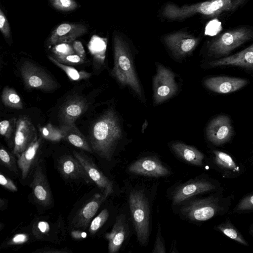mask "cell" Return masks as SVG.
<instances>
[{
    "mask_svg": "<svg viewBox=\"0 0 253 253\" xmlns=\"http://www.w3.org/2000/svg\"><path fill=\"white\" fill-rule=\"evenodd\" d=\"M122 136L117 115L113 109H109L93 123L90 131V146L100 157L110 160Z\"/></svg>",
    "mask_w": 253,
    "mask_h": 253,
    "instance_id": "obj_1",
    "label": "cell"
},
{
    "mask_svg": "<svg viewBox=\"0 0 253 253\" xmlns=\"http://www.w3.org/2000/svg\"><path fill=\"white\" fill-rule=\"evenodd\" d=\"M223 188L207 197L194 199L181 208V212L192 221L203 222L225 215L232 206L234 195H226Z\"/></svg>",
    "mask_w": 253,
    "mask_h": 253,
    "instance_id": "obj_2",
    "label": "cell"
},
{
    "mask_svg": "<svg viewBox=\"0 0 253 253\" xmlns=\"http://www.w3.org/2000/svg\"><path fill=\"white\" fill-rule=\"evenodd\" d=\"M244 0H209L192 5L179 7L168 3L164 7L163 14L171 20L183 19L195 14L214 17L222 12L233 10Z\"/></svg>",
    "mask_w": 253,
    "mask_h": 253,
    "instance_id": "obj_3",
    "label": "cell"
},
{
    "mask_svg": "<svg viewBox=\"0 0 253 253\" xmlns=\"http://www.w3.org/2000/svg\"><path fill=\"white\" fill-rule=\"evenodd\" d=\"M114 66L112 73L123 85L128 86L139 97L142 93L128 49L123 39L118 35L114 37Z\"/></svg>",
    "mask_w": 253,
    "mask_h": 253,
    "instance_id": "obj_4",
    "label": "cell"
},
{
    "mask_svg": "<svg viewBox=\"0 0 253 253\" xmlns=\"http://www.w3.org/2000/svg\"><path fill=\"white\" fill-rule=\"evenodd\" d=\"M129 205L137 238L140 244L145 245L149 236V209L143 192L134 190L128 199Z\"/></svg>",
    "mask_w": 253,
    "mask_h": 253,
    "instance_id": "obj_5",
    "label": "cell"
},
{
    "mask_svg": "<svg viewBox=\"0 0 253 253\" xmlns=\"http://www.w3.org/2000/svg\"><path fill=\"white\" fill-rule=\"evenodd\" d=\"M253 37V31L246 27L227 31L210 43L209 52L214 55L227 54Z\"/></svg>",
    "mask_w": 253,
    "mask_h": 253,
    "instance_id": "obj_6",
    "label": "cell"
},
{
    "mask_svg": "<svg viewBox=\"0 0 253 253\" xmlns=\"http://www.w3.org/2000/svg\"><path fill=\"white\" fill-rule=\"evenodd\" d=\"M20 73L28 88L51 91L57 87V84L51 76L33 62H24L20 68Z\"/></svg>",
    "mask_w": 253,
    "mask_h": 253,
    "instance_id": "obj_7",
    "label": "cell"
},
{
    "mask_svg": "<svg viewBox=\"0 0 253 253\" xmlns=\"http://www.w3.org/2000/svg\"><path fill=\"white\" fill-rule=\"evenodd\" d=\"M221 184L216 180L201 178L192 180L179 186L172 195V202L178 204L194 196L221 188Z\"/></svg>",
    "mask_w": 253,
    "mask_h": 253,
    "instance_id": "obj_8",
    "label": "cell"
},
{
    "mask_svg": "<svg viewBox=\"0 0 253 253\" xmlns=\"http://www.w3.org/2000/svg\"><path fill=\"white\" fill-rule=\"evenodd\" d=\"M153 89L156 104L169 99L177 90L173 73L161 64L157 65V73L153 80Z\"/></svg>",
    "mask_w": 253,
    "mask_h": 253,
    "instance_id": "obj_9",
    "label": "cell"
},
{
    "mask_svg": "<svg viewBox=\"0 0 253 253\" xmlns=\"http://www.w3.org/2000/svg\"><path fill=\"white\" fill-rule=\"evenodd\" d=\"M38 138L37 131L30 119L21 115L17 119L12 153L18 157Z\"/></svg>",
    "mask_w": 253,
    "mask_h": 253,
    "instance_id": "obj_10",
    "label": "cell"
},
{
    "mask_svg": "<svg viewBox=\"0 0 253 253\" xmlns=\"http://www.w3.org/2000/svg\"><path fill=\"white\" fill-rule=\"evenodd\" d=\"M207 136L211 143L216 146L228 142L233 134L231 121L227 116H219L212 119L206 130Z\"/></svg>",
    "mask_w": 253,
    "mask_h": 253,
    "instance_id": "obj_11",
    "label": "cell"
},
{
    "mask_svg": "<svg viewBox=\"0 0 253 253\" xmlns=\"http://www.w3.org/2000/svg\"><path fill=\"white\" fill-rule=\"evenodd\" d=\"M74 157L82 164L91 181L93 182L102 191L109 196L113 192L112 182L103 173L92 160L84 153L73 152Z\"/></svg>",
    "mask_w": 253,
    "mask_h": 253,
    "instance_id": "obj_12",
    "label": "cell"
},
{
    "mask_svg": "<svg viewBox=\"0 0 253 253\" xmlns=\"http://www.w3.org/2000/svg\"><path fill=\"white\" fill-rule=\"evenodd\" d=\"M212 153L213 167L222 177L233 179L243 173L242 167L230 155L218 150H213Z\"/></svg>",
    "mask_w": 253,
    "mask_h": 253,
    "instance_id": "obj_13",
    "label": "cell"
},
{
    "mask_svg": "<svg viewBox=\"0 0 253 253\" xmlns=\"http://www.w3.org/2000/svg\"><path fill=\"white\" fill-rule=\"evenodd\" d=\"M87 31L88 28L84 24L63 23L57 26L52 31L48 39V43L51 45L61 43H70Z\"/></svg>",
    "mask_w": 253,
    "mask_h": 253,
    "instance_id": "obj_14",
    "label": "cell"
},
{
    "mask_svg": "<svg viewBox=\"0 0 253 253\" xmlns=\"http://www.w3.org/2000/svg\"><path fill=\"white\" fill-rule=\"evenodd\" d=\"M128 171L135 174L155 177L170 174L167 167L159 160L152 157L142 158L135 161L129 166Z\"/></svg>",
    "mask_w": 253,
    "mask_h": 253,
    "instance_id": "obj_15",
    "label": "cell"
},
{
    "mask_svg": "<svg viewBox=\"0 0 253 253\" xmlns=\"http://www.w3.org/2000/svg\"><path fill=\"white\" fill-rule=\"evenodd\" d=\"M169 48L176 55L184 56L196 47L198 40L186 33L176 32L167 35L164 39Z\"/></svg>",
    "mask_w": 253,
    "mask_h": 253,
    "instance_id": "obj_16",
    "label": "cell"
},
{
    "mask_svg": "<svg viewBox=\"0 0 253 253\" xmlns=\"http://www.w3.org/2000/svg\"><path fill=\"white\" fill-rule=\"evenodd\" d=\"M31 187L34 196L39 204L44 207L51 204L52 196L50 188L42 168L39 164L35 169Z\"/></svg>",
    "mask_w": 253,
    "mask_h": 253,
    "instance_id": "obj_17",
    "label": "cell"
},
{
    "mask_svg": "<svg viewBox=\"0 0 253 253\" xmlns=\"http://www.w3.org/2000/svg\"><path fill=\"white\" fill-rule=\"evenodd\" d=\"M248 83L246 80L226 76L213 77L207 79L205 85L210 90L218 93H228L237 91Z\"/></svg>",
    "mask_w": 253,
    "mask_h": 253,
    "instance_id": "obj_18",
    "label": "cell"
},
{
    "mask_svg": "<svg viewBox=\"0 0 253 253\" xmlns=\"http://www.w3.org/2000/svg\"><path fill=\"white\" fill-rule=\"evenodd\" d=\"M57 168L61 174L66 179L82 178L87 182L91 181L82 164L70 155L61 157L58 160Z\"/></svg>",
    "mask_w": 253,
    "mask_h": 253,
    "instance_id": "obj_19",
    "label": "cell"
},
{
    "mask_svg": "<svg viewBox=\"0 0 253 253\" xmlns=\"http://www.w3.org/2000/svg\"><path fill=\"white\" fill-rule=\"evenodd\" d=\"M107 197V196L103 193L102 195L98 194L95 195L77 213L72 220L73 226L85 229L101 204Z\"/></svg>",
    "mask_w": 253,
    "mask_h": 253,
    "instance_id": "obj_20",
    "label": "cell"
},
{
    "mask_svg": "<svg viewBox=\"0 0 253 253\" xmlns=\"http://www.w3.org/2000/svg\"><path fill=\"white\" fill-rule=\"evenodd\" d=\"M88 107L85 99L80 97H73L66 101L61 108L59 117L63 123L62 125L75 124Z\"/></svg>",
    "mask_w": 253,
    "mask_h": 253,
    "instance_id": "obj_21",
    "label": "cell"
},
{
    "mask_svg": "<svg viewBox=\"0 0 253 253\" xmlns=\"http://www.w3.org/2000/svg\"><path fill=\"white\" fill-rule=\"evenodd\" d=\"M125 215L120 214L117 217L112 230L105 238L108 241V251L110 253L117 252L124 242L127 232V225Z\"/></svg>",
    "mask_w": 253,
    "mask_h": 253,
    "instance_id": "obj_22",
    "label": "cell"
},
{
    "mask_svg": "<svg viewBox=\"0 0 253 253\" xmlns=\"http://www.w3.org/2000/svg\"><path fill=\"white\" fill-rule=\"evenodd\" d=\"M42 137L36 138L17 158V166L21 171L22 177L25 179L36 163L40 151Z\"/></svg>",
    "mask_w": 253,
    "mask_h": 253,
    "instance_id": "obj_23",
    "label": "cell"
},
{
    "mask_svg": "<svg viewBox=\"0 0 253 253\" xmlns=\"http://www.w3.org/2000/svg\"><path fill=\"white\" fill-rule=\"evenodd\" d=\"M213 67L232 65L243 68H253V44L234 55L210 63Z\"/></svg>",
    "mask_w": 253,
    "mask_h": 253,
    "instance_id": "obj_24",
    "label": "cell"
},
{
    "mask_svg": "<svg viewBox=\"0 0 253 253\" xmlns=\"http://www.w3.org/2000/svg\"><path fill=\"white\" fill-rule=\"evenodd\" d=\"M173 152L184 162L191 165L202 167L204 155L197 149L181 142H175L171 145Z\"/></svg>",
    "mask_w": 253,
    "mask_h": 253,
    "instance_id": "obj_25",
    "label": "cell"
},
{
    "mask_svg": "<svg viewBox=\"0 0 253 253\" xmlns=\"http://www.w3.org/2000/svg\"><path fill=\"white\" fill-rule=\"evenodd\" d=\"M60 128L63 132V139L83 150L91 153L93 152L90 145L75 124L62 125Z\"/></svg>",
    "mask_w": 253,
    "mask_h": 253,
    "instance_id": "obj_26",
    "label": "cell"
},
{
    "mask_svg": "<svg viewBox=\"0 0 253 253\" xmlns=\"http://www.w3.org/2000/svg\"><path fill=\"white\" fill-rule=\"evenodd\" d=\"M214 229L221 232L235 242L243 246H249L247 240L228 217L226 218L222 222L215 226Z\"/></svg>",
    "mask_w": 253,
    "mask_h": 253,
    "instance_id": "obj_27",
    "label": "cell"
},
{
    "mask_svg": "<svg viewBox=\"0 0 253 253\" xmlns=\"http://www.w3.org/2000/svg\"><path fill=\"white\" fill-rule=\"evenodd\" d=\"M1 97L2 103L7 107L16 109H22L23 108L20 96L11 87H5L2 90Z\"/></svg>",
    "mask_w": 253,
    "mask_h": 253,
    "instance_id": "obj_28",
    "label": "cell"
},
{
    "mask_svg": "<svg viewBox=\"0 0 253 253\" xmlns=\"http://www.w3.org/2000/svg\"><path fill=\"white\" fill-rule=\"evenodd\" d=\"M49 60L65 72L68 78L73 81H79L88 79L91 74L84 71H78L76 69L57 61L52 56H48Z\"/></svg>",
    "mask_w": 253,
    "mask_h": 253,
    "instance_id": "obj_29",
    "label": "cell"
},
{
    "mask_svg": "<svg viewBox=\"0 0 253 253\" xmlns=\"http://www.w3.org/2000/svg\"><path fill=\"white\" fill-rule=\"evenodd\" d=\"M88 47L96 61L98 62L104 61L106 47V42L105 39L94 36L90 41Z\"/></svg>",
    "mask_w": 253,
    "mask_h": 253,
    "instance_id": "obj_30",
    "label": "cell"
},
{
    "mask_svg": "<svg viewBox=\"0 0 253 253\" xmlns=\"http://www.w3.org/2000/svg\"><path fill=\"white\" fill-rule=\"evenodd\" d=\"M39 130L41 136L47 140L58 142L63 139V132L60 127L54 126L51 124L39 127Z\"/></svg>",
    "mask_w": 253,
    "mask_h": 253,
    "instance_id": "obj_31",
    "label": "cell"
},
{
    "mask_svg": "<svg viewBox=\"0 0 253 253\" xmlns=\"http://www.w3.org/2000/svg\"><path fill=\"white\" fill-rule=\"evenodd\" d=\"M17 120L13 118L9 120H4L0 123V133L3 136L9 145L11 146V139L14 138Z\"/></svg>",
    "mask_w": 253,
    "mask_h": 253,
    "instance_id": "obj_32",
    "label": "cell"
},
{
    "mask_svg": "<svg viewBox=\"0 0 253 253\" xmlns=\"http://www.w3.org/2000/svg\"><path fill=\"white\" fill-rule=\"evenodd\" d=\"M253 212V192L244 195L233 210L232 213Z\"/></svg>",
    "mask_w": 253,
    "mask_h": 253,
    "instance_id": "obj_33",
    "label": "cell"
},
{
    "mask_svg": "<svg viewBox=\"0 0 253 253\" xmlns=\"http://www.w3.org/2000/svg\"><path fill=\"white\" fill-rule=\"evenodd\" d=\"M0 159L1 163L5 167L16 174L18 173L17 163L14 155L3 147H1L0 149Z\"/></svg>",
    "mask_w": 253,
    "mask_h": 253,
    "instance_id": "obj_34",
    "label": "cell"
},
{
    "mask_svg": "<svg viewBox=\"0 0 253 253\" xmlns=\"http://www.w3.org/2000/svg\"><path fill=\"white\" fill-rule=\"evenodd\" d=\"M109 216L107 209L103 210L91 222L88 231L90 235H94L106 222Z\"/></svg>",
    "mask_w": 253,
    "mask_h": 253,
    "instance_id": "obj_35",
    "label": "cell"
},
{
    "mask_svg": "<svg viewBox=\"0 0 253 253\" xmlns=\"http://www.w3.org/2000/svg\"><path fill=\"white\" fill-rule=\"evenodd\" d=\"M49 1L54 8L63 12L71 11L78 7L75 0H49Z\"/></svg>",
    "mask_w": 253,
    "mask_h": 253,
    "instance_id": "obj_36",
    "label": "cell"
},
{
    "mask_svg": "<svg viewBox=\"0 0 253 253\" xmlns=\"http://www.w3.org/2000/svg\"><path fill=\"white\" fill-rule=\"evenodd\" d=\"M58 62L63 64L70 65H78L84 63V59L82 58L77 54H70L65 56H52Z\"/></svg>",
    "mask_w": 253,
    "mask_h": 253,
    "instance_id": "obj_37",
    "label": "cell"
},
{
    "mask_svg": "<svg viewBox=\"0 0 253 253\" xmlns=\"http://www.w3.org/2000/svg\"><path fill=\"white\" fill-rule=\"evenodd\" d=\"M50 230V225L45 221L35 222L33 225L32 232L34 236L38 238L47 234Z\"/></svg>",
    "mask_w": 253,
    "mask_h": 253,
    "instance_id": "obj_38",
    "label": "cell"
},
{
    "mask_svg": "<svg viewBox=\"0 0 253 253\" xmlns=\"http://www.w3.org/2000/svg\"><path fill=\"white\" fill-rule=\"evenodd\" d=\"M51 51L55 55L65 56L76 54L73 46L70 43H61L54 45Z\"/></svg>",
    "mask_w": 253,
    "mask_h": 253,
    "instance_id": "obj_39",
    "label": "cell"
},
{
    "mask_svg": "<svg viewBox=\"0 0 253 253\" xmlns=\"http://www.w3.org/2000/svg\"><path fill=\"white\" fill-rule=\"evenodd\" d=\"M0 30L5 38H10V30L9 23L1 9H0Z\"/></svg>",
    "mask_w": 253,
    "mask_h": 253,
    "instance_id": "obj_40",
    "label": "cell"
},
{
    "mask_svg": "<svg viewBox=\"0 0 253 253\" xmlns=\"http://www.w3.org/2000/svg\"><path fill=\"white\" fill-rule=\"evenodd\" d=\"M157 235L155 243L153 253H165L166 252L164 240L161 232L160 226L159 225Z\"/></svg>",
    "mask_w": 253,
    "mask_h": 253,
    "instance_id": "obj_41",
    "label": "cell"
},
{
    "mask_svg": "<svg viewBox=\"0 0 253 253\" xmlns=\"http://www.w3.org/2000/svg\"><path fill=\"white\" fill-rule=\"evenodd\" d=\"M0 184L2 187L11 191H17L18 190L13 181L1 173L0 174Z\"/></svg>",
    "mask_w": 253,
    "mask_h": 253,
    "instance_id": "obj_42",
    "label": "cell"
},
{
    "mask_svg": "<svg viewBox=\"0 0 253 253\" xmlns=\"http://www.w3.org/2000/svg\"><path fill=\"white\" fill-rule=\"evenodd\" d=\"M29 239V236L24 233H19L14 235L8 242V245H19L25 243Z\"/></svg>",
    "mask_w": 253,
    "mask_h": 253,
    "instance_id": "obj_43",
    "label": "cell"
},
{
    "mask_svg": "<svg viewBox=\"0 0 253 253\" xmlns=\"http://www.w3.org/2000/svg\"><path fill=\"white\" fill-rule=\"evenodd\" d=\"M72 46L75 53L85 59L86 54L82 42L78 41H75Z\"/></svg>",
    "mask_w": 253,
    "mask_h": 253,
    "instance_id": "obj_44",
    "label": "cell"
},
{
    "mask_svg": "<svg viewBox=\"0 0 253 253\" xmlns=\"http://www.w3.org/2000/svg\"><path fill=\"white\" fill-rule=\"evenodd\" d=\"M72 236L76 239H81L85 238L86 236L85 233L80 232V231H74L72 233Z\"/></svg>",
    "mask_w": 253,
    "mask_h": 253,
    "instance_id": "obj_45",
    "label": "cell"
},
{
    "mask_svg": "<svg viewBox=\"0 0 253 253\" xmlns=\"http://www.w3.org/2000/svg\"><path fill=\"white\" fill-rule=\"evenodd\" d=\"M7 206V201L5 199L0 198V208L1 210L5 209Z\"/></svg>",
    "mask_w": 253,
    "mask_h": 253,
    "instance_id": "obj_46",
    "label": "cell"
},
{
    "mask_svg": "<svg viewBox=\"0 0 253 253\" xmlns=\"http://www.w3.org/2000/svg\"><path fill=\"white\" fill-rule=\"evenodd\" d=\"M38 252L40 253H67L68 252L67 251H63V250H54L53 251L52 250H42V251H39Z\"/></svg>",
    "mask_w": 253,
    "mask_h": 253,
    "instance_id": "obj_47",
    "label": "cell"
},
{
    "mask_svg": "<svg viewBox=\"0 0 253 253\" xmlns=\"http://www.w3.org/2000/svg\"><path fill=\"white\" fill-rule=\"evenodd\" d=\"M250 234L253 237V223L251 224L249 228Z\"/></svg>",
    "mask_w": 253,
    "mask_h": 253,
    "instance_id": "obj_48",
    "label": "cell"
}]
</instances>
